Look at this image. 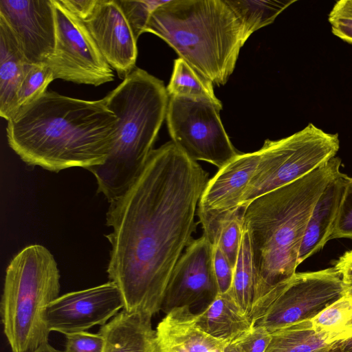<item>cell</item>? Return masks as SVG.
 <instances>
[{
  "label": "cell",
  "instance_id": "cell-1",
  "mask_svg": "<svg viewBox=\"0 0 352 352\" xmlns=\"http://www.w3.org/2000/svg\"><path fill=\"white\" fill-rule=\"evenodd\" d=\"M208 173L170 141L151 153L138 177L109 201L107 274L122 292V309L151 317L182 251L193 241L197 206Z\"/></svg>",
  "mask_w": 352,
  "mask_h": 352
},
{
  "label": "cell",
  "instance_id": "cell-2",
  "mask_svg": "<svg viewBox=\"0 0 352 352\" xmlns=\"http://www.w3.org/2000/svg\"><path fill=\"white\" fill-rule=\"evenodd\" d=\"M8 121L10 147L28 165L52 172L102 164L113 145L118 118L104 98L87 100L50 91Z\"/></svg>",
  "mask_w": 352,
  "mask_h": 352
},
{
  "label": "cell",
  "instance_id": "cell-3",
  "mask_svg": "<svg viewBox=\"0 0 352 352\" xmlns=\"http://www.w3.org/2000/svg\"><path fill=\"white\" fill-rule=\"evenodd\" d=\"M341 160L335 157L243 208L242 226L250 239L258 301L296 273L300 245L312 211L327 185L341 172Z\"/></svg>",
  "mask_w": 352,
  "mask_h": 352
},
{
  "label": "cell",
  "instance_id": "cell-4",
  "mask_svg": "<svg viewBox=\"0 0 352 352\" xmlns=\"http://www.w3.org/2000/svg\"><path fill=\"white\" fill-rule=\"evenodd\" d=\"M144 32L164 40L218 86L228 80L248 38L226 0H167L153 11Z\"/></svg>",
  "mask_w": 352,
  "mask_h": 352
},
{
  "label": "cell",
  "instance_id": "cell-5",
  "mask_svg": "<svg viewBox=\"0 0 352 352\" xmlns=\"http://www.w3.org/2000/svg\"><path fill=\"white\" fill-rule=\"evenodd\" d=\"M103 98L118 118L117 133L105 162L89 170L98 192L111 201L144 169L166 118L169 96L162 80L135 67Z\"/></svg>",
  "mask_w": 352,
  "mask_h": 352
},
{
  "label": "cell",
  "instance_id": "cell-6",
  "mask_svg": "<svg viewBox=\"0 0 352 352\" xmlns=\"http://www.w3.org/2000/svg\"><path fill=\"white\" fill-rule=\"evenodd\" d=\"M57 263L48 249L30 245L7 267L0 312L12 352H34L48 343L44 318L47 306L59 297Z\"/></svg>",
  "mask_w": 352,
  "mask_h": 352
},
{
  "label": "cell",
  "instance_id": "cell-7",
  "mask_svg": "<svg viewBox=\"0 0 352 352\" xmlns=\"http://www.w3.org/2000/svg\"><path fill=\"white\" fill-rule=\"evenodd\" d=\"M339 148L338 133L326 132L312 123L288 137L266 140L258 150L259 163L243 196L241 208L326 164Z\"/></svg>",
  "mask_w": 352,
  "mask_h": 352
},
{
  "label": "cell",
  "instance_id": "cell-8",
  "mask_svg": "<svg viewBox=\"0 0 352 352\" xmlns=\"http://www.w3.org/2000/svg\"><path fill=\"white\" fill-rule=\"evenodd\" d=\"M345 294V285L334 267L296 272L258 301L250 317L252 326L262 327L272 333L311 320Z\"/></svg>",
  "mask_w": 352,
  "mask_h": 352
},
{
  "label": "cell",
  "instance_id": "cell-9",
  "mask_svg": "<svg viewBox=\"0 0 352 352\" xmlns=\"http://www.w3.org/2000/svg\"><path fill=\"white\" fill-rule=\"evenodd\" d=\"M220 109L204 100L169 97L166 122L171 139L189 158L221 168L239 154L221 122Z\"/></svg>",
  "mask_w": 352,
  "mask_h": 352
},
{
  "label": "cell",
  "instance_id": "cell-10",
  "mask_svg": "<svg viewBox=\"0 0 352 352\" xmlns=\"http://www.w3.org/2000/svg\"><path fill=\"white\" fill-rule=\"evenodd\" d=\"M56 23L53 54L46 61L54 79L95 87L111 82L114 74L82 20L60 0H52Z\"/></svg>",
  "mask_w": 352,
  "mask_h": 352
},
{
  "label": "cell",
  "instance_id": "cell-11",
  "mask_svg": "<svg viewBox=\"0 0 352 352\" xmlns=\"http://www.w3.org/2000/svg\"><path fill=\"white\" fill-rule=\"evenodd\" d=\"M219 294L212 263V247L204 235L193 240L181 256L168 281L161 311L188 307L197 314Z\"/></svg>",
  "mask_w": 352,
  "mask_h": 352
},
{
  "label": "cell",
  "instance_id": "cell-12",
  "mask_svg": "<svg viewBox=\"0 0 352 352\" xmlns=\"http://www.w3.org/2000/svg\"><path fill=\"white\" fill-rule=\"evenodd\" d=\"M124 307L121 291L109 280L58 297L46 308L44 318L50 332L67 335L102 326Z\"/></svg>",
  "mask_w": 352,
  "mask_h": 352
},
{
  "label": "cell",
  "instance_id": "cell-13",
  "mask_svg": "<svg viewBox=\"0 0 352 352\" xmlns=\"http://www.w3.org/2000/svg\"><path fill=\"white\" fill-rule=\"evenodd\" d=\"M0 17L12 30L26 61L45 63L56 41L52 0H0Z\"/></svg>",
  "mask_w": 352,
  "mask_h": 352
},
{
  "label": "cell",
  "instance_id": "cell-14",
  "mask_svg": "<svg viewBox=\"0 0 352 352\" xmlns=\"http://www.w3.org/2000/svg\"><path fill=\"white\" fill-rule=\"evenodd\" d=\"M83 22L108 64L124 80L136 67L138 41L117 0H98Z\"/></svg>",
  "mask_w": 352,
  "mask_h": 352
},
{
  "label": "cell",
  "instance_id": "cell-15",
  "mask_svg": "<svg viewBox=\"0 0 352 352\" xmlns=\"http://www.w3.org/2000/svg\"><path fill=\"white\" fill-rule=\"evenodd\" d=\"M259 160L258 150L238 154L208 181L198 207L219 211L241 208V199Z\"/></svg>",
  "mask_w": 352,
  "mask_h": 352
},
{
  "label": "cell",
  "instance_id": "cell-16",
  "mask_svg": "<svg viewBox=\"0 0 352 352\" xmlns=\"http://www.w3.org/2000/svg\"><path fill=\"white\" fill-rule=\"evenodd\" d=\"M195 314L188 307L168 312L155 330L148 352H222L228 342L201 330Z\"/></svg>",
  "mask_w": 352,
  "mask_h": 352
},
{
  "label": "cell",
  "instance_id": "cell-17",
  "mask_svg": "<svg viewBox=\"0 0 352 352\" xmlns=\"http://www.w3.org/2000/svg\"><path fill=\"white\" fill-rule=\"evenodd\" d=\"M346 176L340 172L327 185L318 199L302 238L298 256V265L321 250L331 240Z\"/></svg>",
  "mask_w": 352,
  "mask_h": 352
},
{
  "label": "cell",
  "instance_id": "cell-18",
  "mask_svg": "<svg viewBox=\"0 0 352 352\" xmlns=\"http://www.w3.org/2000/svg\"><path fill=\"white\" fill-rule=\"evenodd\" d=\"M152 317L122 309L98 333L103 337V352H148L154 336Z\"/></svg>",
  "mask_w": 352,
  "mask_h": 352
},
{
  "label": "cell",
  "instance_id": "cell-19",
  "mask_svg": "<svg viewBox=\"0 0 352 352\" xmlns=\"http://www.w3.org/2000/svg\"><path fill=\"white\" fill-rule=\"evenodd\" d=\"M195 320L204 332L225 342L235 340L252 327L229 292L219 294L206 308L195 314Z\"/></svg>",
  "mask_w": 352,
  "mask_h": 352
},
{
  "label": "cell",
  "instance_id": "cell-20",
  "mask_svg": "<svg viewBox=\"0 0 352 352\" xmlns=\"http://www.w3.org/2000/svg\"><path fill=\"white\" fill-rule=\"evenodd\" d=\"M28 64L12 30L0 17V116L6 120Z\"/></svg>",
  "mask_w": 352,
  "mask_h": 352
},
{
  "label": "cell",
  "instance_id": "cell-21",
  "mask_svg": "<svg viewBox=\"0 0 352 352\" xmlns=\"http://www.w3.org/2000/svg\"><path fill=\"white\" fill-rule=\"evenodd\" d=\"M243 208L219 211L198 207L197 216L204 234L217 245L234 267L242 236Z\"/></svg>",
  "mask_w": 352,
  "mask_h": 352
},
{
  "label": "cell",
  "instance_id": "cell-22",
  "mask_svg": "<svg viewBox=\"0 0 352 352\" xmlns=\"http://www.w3.org/2000/svg\"><path fill=\"white\" fill-rule=\"evenodd\" d=\"M241 241L229 291L241 310L250 319L258 301V282L247 231L243 228Z\"/></svg>",
  "mask_w": 352,
  "mask_h": 352
},
{
  "label": "cell",
  "instance_id": "cell-23",
  "mask_svg": "<svg viewBox=\"0 0 352 352\" xmlns=\"http://www.w3.org/2000/svg\"><path fill=\"white\" fill-rule=\"evenodd\" d=\"M271 335L265 352H327L333 343L326 335L314 329L311 320L285 327Z\"/></svg>",
  "mask_w": 352,
  "mask_h": 352
},
{
  "label": "cell",
  "instance_id": "cell-24",
  "mask_svg": "<svg viewBox=\"0 0 352 352\" xmlns=\"http://www.w3.org/2000/svg\"><path fill=\"white\" fill-rule=\"evenodd\" d=\"M166 91L169 97H184L207 101L220 110L223 107L221 102L214 94L213 84L179 57L175 60Z\"/></svg>",
  "mask_w": 352,
  "mask_h": 352
},
{
  "label": "cell",
  "instance_id": "cell-25",
  "mask_svg": "<svg viewBox=\"0 0 352 352\" xmlns=\"http://www.w3.org/2000/svg\"><path fill=\"white\" fill-rule=\"evenodd\" d=\"M249 38L275 19L296 0H226Z\"/></svg>",
  "mask_w": 352,
  "mask_h": 352
},
{
  "label": "cell",
  "instance_id": "cell-26",
  "mask_svg": "<svg viewBox=\"0 0 352 352\" xmlns=\"http://www.w3.org/2000/svg\"><path fill=\"white\" fill-rule=\"evenodd\" d=\"M312 327L333 343L352 336V299L341 297L311 319Z\"/></svg>",
  "mask_w": 352,
  "mask_h": 352
},
{
  "label": "cell",
  "instance_id": "cell-27",
  "mask_svg": "<svg viewBox=\"0 0 352 352\" xmlns=\"http://www.w3.org/2000/svg\"><path fill=\"white\" fill-rule=\"evenodd\" d=\"M54 80L53 74L46 63H28L15 96L10 118L20 108L45 93Z\"/></svg>",
  "mask_w": 352,
  "mask_h": 352
},
{
  "label": "cell",
  "instance_id": "cell-28",
  "mask_svg": "<svg viewBox=\"0 0 352 352\" xmlns=\"http://www.w3.org/2000/svg\"><path fill=\"white\" fill-rule=\"evenodd\" d=\"M167 0H117L138 41L144 33L146 25L153 11Z\"/></svg>",
  "mask_w": 352,
  "mask_h": 352
},
{
  "label": "cell",
  "instance_id": "cell-29",
  "mask_svg": "<svg viewBox=\"0 0 352 352\" xmlns=\"http://www.w3.org/2000/svg\"><path fill=\"white\" fill-rule=\"evenodd\" d=\"M328 21L333 34L352 44V0H340L331 8Z\"/></svg>",
  "mask_w": 352,
  "mask_h": 352
},
{
  "label": "cell",
  "instance_id": "cell-30",
  "mask_svg": "<svg viewBox=\"0 0 352 352\" xmlns=\"http://www.w3.org/2000/svg\"><path fill=\"white\" fill-rule=\"evenodd\" d=\"M340 238L352 240V177L348 175L331 239Z\"/></svg>",
  "mask_w": 352,
  "mask_h": 352
},
{
  "label": "cell",
  "instance_id": "cell-31",
  "mask_svg": "<svg viewBox=\"0 0 352 352\" xmlns=\"http://www.w3.org/2000/svg\"><path fill=\"white\" fill-rule=\"evenodd\" d=\"M63 352H103L104 340L99 333L82 331L65 335Z\"/></svg>",
  "mask_w": 352,
  "mask_h": 352
},
{
  "label": "cell",
  "instance_id": "cell-32",
  "mask_svg": "<svg viewBox=\"0 0 352 352\" xmlns=\"http://www.w3.org/2000/svg\"><path fill=\"white\" fill-rule=\"evenodd\" d=\"M212 247L213 270L219 294H225L232 287L234 267L217 245Z\"/></svg>",
  "mask_w": 352,
  "mask_h": 352
},
{
  "label": "cell",
  "instance_id": "cell-33",
  "mask_svg": "<svg viewBox=\"0 0 352 352\" xmlns=\"http://www.w3.org/2000/svg\"><path fill=\"white\" fill-rule=\"evenodd\" d=\"M272 335L262 327L253 326L234 340L241 352H265Z\"/></svg>",
  "mask_w": 352,
  "mask_h": 352
},
{
  "label": "cell",
  "instance_id": "cell-34",
  "mask_svg": "<svg viewBox=\"0 0 352 352\" xmlns=\"http://www.w3.org/2000/svg\"><path fill=\"white\" fill-rule=\"evenodd\" d=\"M60 2L81 20H86L96 6L98 0H60Z\"/></svg>",
  "mask_w": 352,
  "mask_h": 352
},
{
  "label": "cell",
  "instance_id": "cell-35",
  "mask_svg": "<svg viewBox=\"0 0 352 352\" xmlns=\"http://www.w3.org/2000/svg\"><path fill=\"white\" fill-rule=\"evenodd\" d=\"M333 267L341 275L345 285L352 283V249L343 254Z\"/></svg>",
  "mask_w": 352,
  "mask_h": 352
},
{
  "label": "cell",
  "instance_id": "cell-36",
  "mask_svg": "<svg viewBox=\"0 0 352 352\" xmlns=\"http://www.w3.org/2000/svg\"><path fill=\"white\" fill-rule=\"evenodd\" d=\"M327 352H352V336L334 342Z\"/></svg>",
  "mask_w": 352,
  "mask_h": 352
},
{
  "label": "cell",
  "instance_id": "cell-37",
  "mask_svg": "<svg viewBox=\"0 0 352 352\" xmlns=\"http://www.w3.org/2000/svg\"><path fill=\"white\" fill-rule=\"evenodd\" d=\"M222 352H241L236 345V344L234 342H228L225 345Z\"/></svg>",
  "mask_w": 352,
  "mask_h": 352
},
{
  "label": "cell",
  "instance_id": "cell-38",
  "mask_svg": "<svg viewBox=\"0 0 352 352\" xmlns=\"http://www.w3.org/2000/svg\"><path fill=\"white\" fill-rule=\"evenodd\" d=\"M34 352H63L60 351L55 348H54L52 346H51L49 342L43 345L40 348H38L37 350H36Z\"/></svg>",
  "mask_w": 352,
  "mask_h": 352
},
{
  "label": "cell",
  "instance_id": "cell-39",
  "mask_svg": "<svg viewBox=\"0 0 352 352\" xmlns=\"http://www.w3.org/2000/svg\"><path fill=\"white\" fill-rule=\"evenodd\" d=\"M346 295L349 296L352 299V283L346 285Z\"/></svg>",
  "mask_w": 352,
  "mask_h": 352
}]
</instances>
